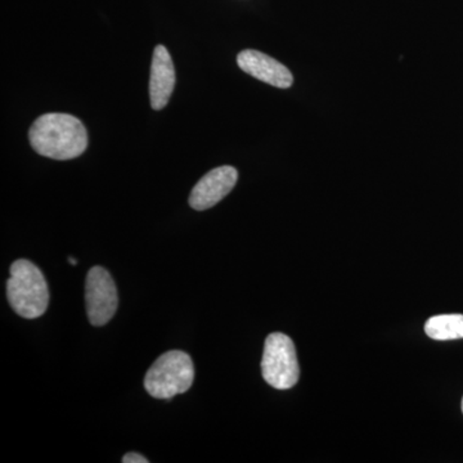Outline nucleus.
Segmentation results:
<instances>
[{
  "mask_svg": "<svg viewBox=\"0 0 463 463\" xmlns=\"http://www.w3.org/2000/svg\"><path fill=\"white\" fill-rule=\"evenodd\" d=\"M85 306L91 325H108L118 306V288L111 274L102 267H93L85 283Z\"/></svg>",
  "mask_w": 463,
  "mask_h": 463,
  "instance_id": "39448f33",
  "label": "nucleus"
},
{
  "mask_svg": "<svg viewBox=\"0 0 463 463\" xmlns=\"http://www.w3.org/2000/svg\"><path fill=\"white\" fill-rule=\"evenodd\" d=\"M175 87V69L169 51L164 45H157L154 51L149 80V97L152 109L160 111L167 105Z\"/></svg>",
  "mask_w": 463,
  "mask_h": 463,
  "instance_id": "6e6552de",
  "label": "nucleus"
},
{
  "mask_svg": "<svg viewBox=\"0 0 463 463\" xmlns=\"http://www.w3.org/2000/svg\"><path fill=\"white\" fill-rule=\"evenodd\" d=\"M124 463H148V459L145 458V457L139 455V453H128V455L124 456L123 458Z\"/></svg>",
  "mask_w": 463,
  "mask_h": 463,
  "instance_id": "9d476101",
  "label": "nucleus"
},
{
  "mask_svg": "<svg viewBox=\"0 0 463 463\" xmlns=\"http://www.w3.org/2000/svg\"><path fill=\"white\" fill-rule=\"evenodd\" d=\"M194 367L191 356L181 350H170L152 364L145 377V388L151 397L172 399L191 389Z\"/></svg>",
  "mask_w": 463,
  "mask_h": 463,
  "instance_id": "7ed1b4c3",
  "label": "nucleus"
},
{
  "mask_svg": "<svg viewBox=\"0 0 463 463\" xmlns=\"http://www.w3.org/2000/svg\"><path fill=\"white\" fill-rule=\"evenodd\" d=\"M261 373L274 389L286 390L297 385L300 368L294 341L288 335L274 332L265 340Z\"/></svg>",
  "mask_w": 463,
  "mask_h": 463,
  "instance_id": "20e7f679",
  "label": "nucleus"
},
{
  "mask_svg": "<svg viewBox=\"0 0 463 463\" xmlns=\"http://www.w3.org/2000/svg\"><path fill=\"white\" fill-rule=\"evenodd\" d=\"M70 264L76 265L78 264V260H75L74 258H69Z\"/></svg>",
  "mask_w": 463,
  "mask_h": 463,
  "instance_id": "9b49d317",
  "label": "nucleus"
},
{
  "mask_svg": "<svg viewBox=\"0 0 463 463\" xmlns=\"http://www.w3.org/2000/svg\"><path fill=\"white\" fill-rule=\"evenodd\" d=\"M425 332L439 341L463 339V315H441L429 319Z\"/></svg>",
  "mask_w": 463,
  "mask_h": 463,
  "instance_id": "1a4fd4ad",
  "label": "nucleus"
},
{
  "mask_svg": "<svg viewBox=\"0 0 463 463\" xmlns=\"http://www.w3.org/2000/svg\"><path fill=\"white\" fill-rule=\"evenodd\" d=\"M462 412H463V401H462Z\"/></svg>",
  "mask_w": 463,
  "mask_h": 463,
  "instance_id": "f8f14e48",
  "label": "nucleus"
},
{
  "mask_svg": "<svg viewBox=\"0 0 463 463\" xmlns=\"http://www.w3.org/2000/svg\"><path fill=\"white\" fill-rule=\"evenodd\" d=\"M239 179L233 166H221L200 179L191 192L190 205L197 212L210 209L231 194Z\"/></svg>",
  "mask_w": 463,
  "mask_h": 463,
  "instance_id": "423d86ee",
  "label": "nucleus"
},
{
  "mask_svg": "<svg viewBox=\"0 0 463 463\" xmlns=\"http://www.w3.org/2000/svg\"><path fill=\"white\" fill-rule=\"evenodd\" d=\"M30 145L42 156L53 160H72L88 147L84 124L69 114H45L30 128Z\"/></svg>",
  "mask_w": 463,
  "mask_h": 463,
  "instance_id": "f257e3e1",
  "label": "nucleus"
},
{
  "mask_svg": "<svg viewBox=\"0 0 463 463\" xmlns=\"http://www.w3.org/2000/svg\"><path fill=\"white\" fill-rule=\"evenodd\" d=\"M7 298L16 315L26 319L39 318L47 312L50 304L44 274L25 259L14 261L7 282Z\"/></svg>",
  "mask_w": 463,
  "mask_h": 463,
  "instance_id": "f03ea898",
  "label": "nucleus"
},
{
  "mask_svg": "<svg viewBox=\"0 0 463 463\" xmlns=\"http://www.w3.org/2000/svg\"><path fill=\"white\" fill-rule=\"evenodd\" d=\"M237 63L246 74L273 87L288 90L294 83V76L288 67L261 52L242 51L237 56Z\"/></svg>",
  "mask_w": 463,
  "mask_h": 463,
  "instance_id": "0eeeda50",
  "label": "nucleus"
}]
</instances>
